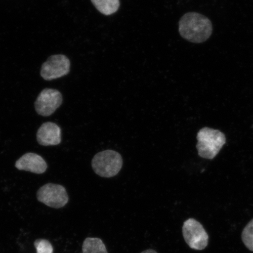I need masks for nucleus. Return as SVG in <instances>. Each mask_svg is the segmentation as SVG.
<instances>
[{
  "mask_svg": "<svg viewBox=\"0 0 253 253\" xmlns=\"http://www.w3.org/2000/svg\"><path fill=\"white\" fill-rule=\"evenodd\" d=\"M212 24L205 16L197 12L183 15L179 22V33L186 40L193 43H202L210 39Z\"/></svg>",
  "mask_w": 253,
  "mask_h": 253,
  "instance_id": "obj_1",
  "label": "nucleus"
},
{
  "mask_svg": "<svg viewBox=\"0 0 253 253\" xmlns=\"http://www.w3.org/2000/svg\"><path fill=\"white\" fill-rule=\"evenodd\" d=\"M197 138L199 156L208 160L213 159L226 142L222 132L209 127L200 129Z\"/></svg>",
  "mask_w": 253,
  "mask_h": 253,
  "instance_id": "obj_2",
  "label": "nucleus"
},
{
  "mask_svg": "<svg viewBox=\"0 0 253 253\" xmlns=\"http://www.w3.org/2000/svg\"><path fill=\"white\" fill-rule=\"evenodd\" d=\"M95 173L104 178L118 175L123 166V159L118 152L106 150L97 153L91 161Z\"/></svg>",
  "mask_w": 253,
  "mask_h": 253,
  "instance_id": "obj_3",
  "label": "nucleus"
},
{
  "mask_svg": "<svg viewBox=\"0 0 253 253\" xmlns=\"http://www.w3.org/2000/svg\"><path fill=\"white\" fill-rule=\"evenodd\" d=\"M182 233L186 244L197 251L204 250L208 245L209 236L203 226L194 219L186 220L182 227Z\"/></svg>",
  "mask_w": 253,
  "mask_h": 253,
  "instance_id": "obj_4",
  "label": "nucleus"
},
{
  "mask_svg": "<svg viewBox=\"0 0 253 253\" xmlns=\"http://www.w3.org/2000/svg\"><path fill=\"white\" fill-rule=\"evenodd\" d=\"M37 199L47 207L59 209L65 207L69 201L66 189L61 185L47 183L37 192Z\"/></svg>",
  "mask_w": 253,
  "mask_h": 253,
  "instance_id": "obj_5",
  "label": "nucleus"
},
{
  "mask_svg": "<svg viewBox=\"0 0 253 253\" xmlns=\"http://www.w3.org/2000/svg\"><path fill=\"white\" fill-rule=\"evenodd\" d=\"M71 69V62L63 55L50 56L41 69V76L44 80L52 81L67 75Z\"/></svg>",
  "mask_w": 253,
  "mask_h": 253,
  "instance_id": "obj_6",
  "label": "nucleus"
},
{
  "mask_svg": "<svg viewBox=\"0 0 253 253\" xmlns=\"http://www.w3.org/2000/svg\"><path fill=\"white\" fill-rule=\"evenodd\" d=\"M62 101V95L59 91L46 88L38 96L35 107L39 115L47 117L52 115L61 106Z\"/></svg>",
  "mask_w": 253,
  "mask_h": 253,
  "instance_id": "obj_7",
  "label": "nucleus"
},
{
  "mask_svg": "<svg viewBox=\"0 0 253 253\" xmlns=\"http://www.w3.org/2000/svg\"><path fill=\"white\" fill-rule=\"evenodd\" d=\"M37 139L43 146L58 145L61 142V129L54 123H43L38 130Z\"/></svg>",
  "mask_w": 253,
  "mask_h": 253,
  "instance_id": "obj_8",
  "label": "nucleus"
},
{
  "mask_svg": "<svg viewBox=\"0 0 253 253\" xmlns=\"http://www.w3.org/2000/svg\"><path fill=\"white\" fill-rule=\"evenodd\" d=\"M15 167L19 170L41 174L45 172L47 168L43 158L37 154L27 153L16 161Z\"/></svg>",
  "mask_w": 253,
  "mask_h": 253,
  "instance_id": "obj_9",
  "label": "nucleus"
},
{
  "mask_svg": "<svg viewBox=\"0 0 253 253\" xmlns=\"http://www.w3.org/2000/svg\"><path fill=\"white\" fill-rule=\"evenodd\" d=\"M91 1L95 8L104 15L116 13L120 6V0H91Z\"/></svg>",
  "mask_w": 253,
  "mask_h": 253,
  "instance_id": "obj_10",
  "label": "nucleus"
},
{
  "mask_svg": "<svg viewBox=\"0 0 253 253\" xmlns=\"http://www.w3.org/2000/svg\"><path fill=\"white\" fill-rule=\"evenodd\" d=\"M83 253H108L106 247L99 238L87 237L82 246Z\"/></svg>",
  "mask_w": 253,
  "mask_h": 253,
  "instance_id": "obj_11",
  "label": "nucleus"
},
{
  "mask_svg": "<svg viewBox=\"0 0 253 253\" xmlns=\"http://www.w3.org/2000/svg\"><path fill=\"white\" fill-rule=\"evenodd\" d=\"M242 239L246 248L253 252V219L243 229Z\"/></svg>",
  "mask_w": 253,
  "mask_h": 253,
  "instance_id": "obj_12",
  "label": "nucleus"
},
{
  "mask_svg": "<svg viewBox=\"0 0 253 253\" xmlns=\"http://www.w3.org/2000/svg\"><path fill=\"white\" fill-rule=\"evenodd\" d=\"M37 253H53V247L48 240L39 239L34 242Z\"/></svg>",
  "mask_w": 253,
  "mask_h": 253,
  "instance_id": "obj_13",
  "label": "nucleus"
},
{
  "mask_svg": "<svg viewBox=\"0 0 253 253\" xmlns=\"http://www.w3.org/2000/svg\"><path fill=\"white\" fill-rule=\"evenodd\" d=\"M141 253H158L156 251H154L153 249H148L147 251L142 252Z\"/></svg>",
  "mask_w": 253,
  "mask_h": 253,
  "instance_id": "obj_14",
  "label": "nucleus"
}]
</instances>
